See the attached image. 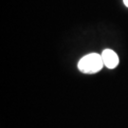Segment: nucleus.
Here are the masks:
<instances>
[{"mask_svg":"<svg viewBox=\"0 0 128 128\" xmlns=\"http://www.w3.org/2000/svg\"><path fill=\"white\" fill-rule=\"evenodd\" d=\"M124 5L128 8V0H124Z\"/></svg>","mask_w":128,"mask_h":128,"instance_id":"7ed1b4c3","label":"nucleus"},{"mask_svg":"<svg viewBox=\"0 0 128 128\" xmlns=\"http://www.w3.org/2000/svg\"><path fill=\"white\" fill-rule=\"evenodd\" d=\"M102 58L104 61V64L107 68H115L116 66H118L119 64V57L117 53L113 51L112 50H104L102 53Z\"/></svg>","mask_w":128,"mask_h":128,"instance_id":"f03ea898","label":"nucleus"},{"mask_svg":"<svg viewBox=\"0 0 128 128\" xmlns=\"http://www.w3.org/2000/svg\"><path fill=\"white\" fill-rule=\"evenodd\" d=\"M104 66L102 55L90 53L84 56L78 63L79 70L84 74H94L99 72Z\"/></svg>","mask_w":128,"mask_h":128,"instance_id":"f257e3e1","label":"nucleus"}]
</instances>
